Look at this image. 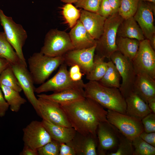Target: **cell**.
<instances>
[{
    "label": "cell",
    "mask_w": 155,
    "mask_h": 155,
    "mask_svg": "<svg viewBox=\"0 0 155 155\" xmlns=\"http://www.w3.org/2000/svg\"><path fill=\"white\" fill-rule=\"evenodd\" d=\"M71 124L76 132L83 135L91 134L97 137L99 124L108 121L107 111L89 98L60 104Z\"/></svg>",
    "instance_id": "1"
},
{
    "label": "cell",
    "mask_w": 155,
    "mask_h": 155,
    "mask_svg": "<svg viewBox=\"0 0 155 155\" xmlns=\"http://www.w3.org/2000/svg\"><path fill=\"white\" fill-rule=\"evenodd\" d=\"M86 97L91 98L104 108L126 114V104L119 88L104 86L98 82L85 83Z\"/></svg>",
    "instance_id": "2"
},
{
    "label": "cell",
    "mask_w": 155,
    "mask_h": 155,
    "mask_svg": "<svg viewBox=\"0 0 155 155\" xmlns=\"http://www.w3.org/2000/svg\"><path fill=\"white\" fill-rule=\"evenodd\" d=\"M63 56H48L40 52L35 53L28 60L29 72L34 84H41L64 62Z\"/></svg>",
    "instance_id": "3"
},
{
    "label": "cell",
    "mask_w": 155,
    "mask_h": 155,
    "mask_svg": "<svg viewBox=\"0 0 155 155\" xmlns=\"http://www.w3.org/2000/svg\"><path fill=\"white\" fill-rule=\"evenodd\" d=\"M123 20L118 12L107 18L103 33L96 40L95 53L100 57L110 59L111 55L118 51L116 40L118 28Z\"/></svg>",
    "instance_id": "4"
},
{
    "label": "cell",
    "mask_w": 155,
    "mask_h": 155,
    "mask_svg": "<svg viewBox=\"0 0 155 155\" xmlns=\"http://www.w3.org/2000/svg\"><path fill=\"white\" fill-rule=\"evenodd\" d=\"M0 22L7 39L15 50L22 63L27 67L22 51L27 38L26 31L21 24L16 23L11 17L6 16L0 9Z\"/></svg>",
    "instance_id": "5"
},
{
    "label": "cell",
    "mask_w": 155,
    "mask_h": 155,
    "mask_svg": "<svg viewBox=\"0 0 155 155\" xmlns=\"http://www.w3.org/2000/svg\"><path fill=\"white\" fill-rule=\"evenodd\" d=\"M74 49L68 34L57 29H52L46 35L40 52L48 56L57 57L63 56Z\"/></svg>",
    "instance_id": "6"
},
{
    "label": "cell",
    "mask_w": 155,
    "mask_h": 155,
    "mask_svg": "<svg viewBox=\"0 0 155 155\" xmlns=\"http://www.w3.org/2000/svg\"><path fill=\"white\" fill-rule=\"evenodd\" d=\"M115 65L121 79L119 88L125 98L133 92V88L136 76L132 61L123 55L118 51L113 53L110 59Z\"/></svg>",
    "instance_id": "7"
},
{
    "label": "cell",
    "mask_w": 155,
    "mask_h": 155,
    "mask_svg": "<svg viewBox=\"0 0 155 155\" xmlns=\"http://www.w3.org/2000/svg\"><path fill=\"white\" fill-rule=\"evenodd\" d=\"M108 121L124 136L132 140L144 131L141 120L126 114L107 110Z\"/></svg>",
    "instance_id": "8"
},
{
    "label": "cell",
    "mask_w": 155,
    "mask_h": 155,
    "mask_svg": "<svg viewBox=\"0 0 155 155\" xmlns=\"http://www.w3.org/2000/svg\"><path fill=\"white\" fill-rule=\"evenodd\" d=\"M84 84L82 80L75 82L71 79L67 65L64 62L60 66L58 71L53 76L35 88V92L40 94L50 91L57 92L71 88H84Z\"/></svg>",
    "instance_id": "9"
},
{
    "label": "cell",
    "mask_w": 155,
    "mask_h": 155,
    "mask_svg": "<svg viewBox=\"0 0 155 155\" xmlns=\"http://www.w3.org/2000/svg\"><path fill=\"white\" fill-rule=\"evenodd\" d=\"M132 61L137 75H145L155 79V52L148 40L140 41L137 52Z\"/></svg>",
    "instance_id": "10"
},
{
    "label": "cell",
    "mask_w": 155,
    "mask_h": 155,
    "mask_svg": "<svg viewBox=\"0 0 155 155\" xmlns=\"http://www.w3.org/2000/svg\"><path fill=\"white\" fill-rule=\"evenodd\" d=\"M96 135L98 141L97 154L105 155L116 150L121 133L108 121H104L98 125Z\"/></svg>",
    "instance_id": "11"
},
{
    "label": "cell",
    "mask_w": 155,
    "mask_h": 155,
    "mask_svg": "<svg viewBox=\"0 0 155 155\" xmlns=\"http://www.w3.org/2000/svg\"><path fill=\"white\" fill-rule=\"evenodd\" d=\"M37 115L42 119L67 127H72L60 104L51 100L38 98Z\"/></svg>",
    "instance_id": "12"
},
{
    "label": "cell",
    "mask_w": 155,
    "mask_h": 155,
    "mask_svg": "<svg viewBox=\"0 0 155 155\" xmlns=\"http://www.w3.org/2000/svg\"><path fill=\"white\" fill-rule=\"evenodd\" d=\"M24 144L37 149L52 139L42 121H33L23 129Z\"/></svg>",
    "instance_id": "13"
},
{
    "label": "cell",
    "mask_w": 155,
    "mask_h": 155,
    "mask_svg": "<svg viewBox=\"0 0 155 155\" xmlns=\"http://www.w3.org/2000/svg\"><path fill=\"white\" fill-rule=\"evenodd\" d=\"M155 3L139 1L133 17L143 32L145 39L149 40L155 34L154 15Z\"/></svg>",
    "instance_id": "14"
},
{
    "label": "cell",
    "mask_w": 155,
    "mask_h": 155,
    "mask_svg": "<svg viewBox=\"0 0 155 155\" xmlns=\"http://www.w3.org/2000/svg\"><path fill=\"white\" fill-rule=\"evenodd\" d=\"M11 65L22 91L36 113L38 108V98L35 95V88L34 83L27 67L22 63Z\"/></svg>",
    "instance_id": "15"
},
{
    "label": "cell",
    "mask_w": 155,
    "mask_h": 155,
    "mask_svg": "<svg viewBox=\"0 0 155 155\" xmlns=\"http://www.w3.org/2000/svg\"><path fill=\"white\" fill-rule=\"evenodd\" d=\"M96 45L82 49H74L66 53L63 56L67 66L76 65L81 71L86 75L91 70L93 63Z\"/></svg>",
    "instance_id": "16"
},
{
    "label": "cell",
    "mask_w": 155,
    "mask_h": 155,
    "mask_svg": "<svg viewBox=\"0 0 155 155\" xmlns=\"http://www.w3.org/2000/svg\"><path fill=\"white\" fill-rule=\"evenodd\" d=\"M71 146L76 155H97V138L91 134L86 135L77 132L71 140L66 143Z\"/></svg>",
    "instance_id": "17"
},
{
    "label": "cell",
    "mask_w": 155,
    "mask_h": 155,
    "mask_svg": "<svg viewBox=\"0 0 155 155\" xmlns=\"http://www.w3.org/2000/svg\"><path fill=\"white\" fill-rule=\"evenodd\" d=\"M106 19L98 13L82 9L79 20L91 36L97 40L103 33Z\"/></svg>",
    "instance_id": "18"
},
{
    "label": "cell",
    "mask_w": 155,
    "mask_h": 155,
    "mask_svg": "<svg viewBox=\"0 0 155 155\" xmlns=\"http://www.w3.org/2000/svg\"><path fill=\"white\" fill-rule=\"evenodd\" d=\"M69 34L74 49L88 48L96 45V40L91 36L79 20Z\"/></svg>",
    "instance_id": "19"
},
{
    "label": "cell",
    "mask_w": 155,
    "mask_h": 155,
    "mask_svg": "<svg viewBox=\"0 0 155 155\" xmlns=\"http://www.w3.org/2000/svg\"><path fill=\"white\" fill-rule=\"evenodd\" d=\"M37 96L38 98L47 99L59 104L71 102L86 97L83 88H69L49 95L39 94Z\"/></svg>",
    "instance_id": "20"
},
{
    "label": "cell",
    "mask_w": 155,
    "mask_h": 155,
    "mask_svg": "<svg viewBox=\"0 0 155 155\" xmlns=\"http://www.w3.org/2000/svg\"><path fill=\"white\" fill-rule=\"evenodd\" d=\"M133 92L147 104L150 99L155 97V79L145 75H137Z\"/></svg>",
    "instance_id": "21"
},
{
    "label": "cell",
    "mask_w": 155,
    "mask_h": 155,
    "mask_svg": "<svg viewBox=\"0 0 155 155\" xmlns=\"http://www.w3.org/2000/svg\"><path fill=\"white\" fill-rule=\"evenodd\" d=\"M126 114L141 120L152 113L148 104L137 95L133 92L125 98Z\"/></svg>",
    "instance_id": "22"
},
{
    "label": "cell",
    "mask_w": 155,
    "mask_h": 155,
    "mask_svg": "<svg viewBox=\"0 0 155 155\" xmlns=\"http://www.w3.org/2000/svg\"><path fill=\"white\" fill-rule=\"evenodd\" d=\"M41 121L52 139L60 143H66L71 141L76 133L72 127L56 125L44 119Z\"/></svg>",
    "instance_id": "23"
},
{
    "label": "cell",
    "mask_w": 155,
    "mask_h": 155,
    "mask_svg": "<svg viewBox=\"0 0 155 155\" xmlns=\"http://www.w3.org/2000/svg\"><path fill=\"white\" fill-rule=\"evenodd\" d=\"M117 36L141 41L145 39L142 29L133 17L123 19L117 30Z\"/></svg>",
    "instance_id": "24"
},
{
    "label": "cell",
    "mask_w": 155,
    "mask_h": 155,
    "mask_svg": "<svg viewBox=\"0 0 155 155\" xmlns=\"http://www.w3.org/2000/svg\"><path fill=\"white\" fill-rule=\"evenodd\" d=\"M116 43L118 50L132 61L137 52L140 41L135 39L117 36Z\"/></svg>",
    "instance_id": "25"
},
{
    "label": "cell",
    "mask_w": 155,
    "mask_h": 155,
    "mask_svg": "<svg viewBox=\"0 0 155 155\" xmlns=\"http://www.w3.org/2000/svg\"><path fill=\"white\" fill-rule=\"evenodd\" d=\"M0 87L11 110L14 112H18L26 100L21 96L19 92L12 88L2 85H0Z\"/></svg>",
    "instance_id": "26"
},
{
    "label": "cell",
    "mask_w": 155,
    "mask_h": 155,
    "mask_svg": "<svg viewBox=\"0 0 155 155\" xmlns=\"http://www.w3.org/2000/svg\"><path fill=\"white\" fill-rule=\"evenodd\" d=\"M107 69L102 78L98 82L109 87L119 88L121 78L114 64L111 60L107 62Z\"/></svg>",
    "instance_id": "27"
},
{
    "label": "cell",
    "mask_w": 155,
    "mask_h": 155,
    "mask_svg": "<svg viewBox=\"0 0 155 155\" xmlns=\"http://www.w3.org/2000/svg\"><path fill=\"white\" fill-rule=\"evenodd\" d=\"M13 49L4 32H0V57L6 59L11 65L22 63Z\"/></svg>",
    "instance_id": "28"
},
{
    "label": "cell",
    "mask_w": 155,
    "mask_h": 155,
    "mask_svg": "<svg viewBox=\"0 0 155 155\" xmlns=\"http://www.w3.org/2000/svg\"><path fill=\"white\" fill-rule=\"evenodd\" d=\"M104 59L95 54L93 64L90 71L86 76L89 81L98 82L103 77L107 69V63L104 61Z\"/></svg>",
    "instance_id": "29"
},
{
    "label": "cell",
    "mask_w": 155,
    "mask_h": 155,
    "mask_svg": "<svg viewBox=\"0 0 155 155\" xmlns=\"http://www.w3.org/2000/svg\"><path fill=\"white\" fill-rule=\"evenodd\" d=\"M0 85L9 87L19 92L22 91L11 64L1 74Z\"/></svg>",
    "instance_id": "30"
},
{
    "label": "cell",
    "mask_w": 155,
    "mask_h": 155,
    "mask_svg": "<svg viewBox=\"0 0 155 155\" xmlns=\"http://www.w3.org/2000/svg\"><path fill=\"white\" fill-rule=\"evenodd\" d=\"M61 9L62 14L66 23L72 28L80 19L81 11L71 3H66Z\"/></svg>",
    "instance_id": "31"
},
{
    "label": "cell",
    "mask_w": 155,
    "mask_h": 155,
    "mask_svg": "<svg viewBox=\"0 0 155 155\" xmlns=\"http://www.w3.org/2000/svg\"><path fill=\"white\" fill-rule=\"evenodd\" d=\"M133 155H155V147L148 143L139 136L132 140Z\"/></svg>",
    "instance_id": "32"
},
{
    "label": "cell",
    "mask_w": 155,
    "mask_h": 155,
    "mask_svg": "<svg viewBox=\"0 0 155 155\" xmlns=\"http://www.w3.org/2000/svg\"><path fill=\"white\" fill-rule=\"evenodd\" d=\"M139 0H121V5L118 13L123 19L133 17L135 13L138 5Z\"/></svg>",
    "instance_id": "33"
},
{
    "label": "cell",
    "mask_w": 155,
    "mask_h": 155,
    "mask_svg": "<svg viewBox=\"0 0 155 155\" xmlns=\"http://www.w3.org/2000/svg\"><path fill=\"white\" fill-rule=\"evenodd\" d=\"M133 150L132 141L121 133L116 150L108 155H133Z\"/></svg>",
    "instance_id": "34"
},
{
    "label": "cell",
    "mask_w": 155,
    "mask_h": 155,
    "mask_svg": "<svg viewBox=\"0 0 155 155\" xmlns=\"http://www.w3.org/2000/svg\"><path fill=\"white\" fill-rule=\"evenodd\" d=\"M60 143L52 139L51 141L37 149L38 155H59Z\"/></svg>",
    "instance_id": "35"
},
{
    "label": "cell",
    "mask_w": 155,
    "mask_h": 155,
    "mask_svg": "<svg viewBox=\"0 0 155 155\" xmlns=\"http://www.w3.org/2000/svg\"><path fill=\"white\" fill-rule=\"evenodd\" d=\"M101 1L102 0H78L75 5L77 8L97 13Z\"/></svg>",
    "instance_id": "36"
},
{
    "label": "cell",
    "mask_w": 155,
    "mask_h": 155,
    "mask_svg": "<svg viewBox=\"0 0 155 155\" xmlns=\"http://www.w3.org/2000/svg\"><path fill=\"white\" fill-rule=\"evenodd\" d=\"M144 130L146 133L155 132V114H148L142 120Z\"/></svg>",
    "instance_id": "37"
},
{
    "label": "cell",
    "mask_w": 155,
    "mask_h": 155,
    "mask_svg": "<svg viewBox=\"0 0 155 155\" xmlns=\"http://www.w3.org/2000/svg\"><path fill=\"white\" fill-rule=\"evenodd\" d=\"M98 13L106 18L113 14L108 0H102Z\"/></svg>",
    "instance_id": "38"
},
{
    "label": "cell",
    "mask_w": 155,
    "mask_h": 155,
    "mask_svg": "<svg viewBox=\"0 0 155 155\" xmlns=\"http://www.w3.org/2000/svg\"><path fill=\"white\" fill-rule=\"evenodd\" d=\"M69 73L71 79L75 82L82 80V76L84 75L81 71L80 67L76 65L71 66Z\"/></svg>",
    "instance_id": "39"
},
{
    "label": "cell",
    "mask_w": 155,
    "mask_h": 155,
    "mask_svg": "<svg viewBox=\"0 0 155 155\" xmlns=\"http://www.w3.org/2000/svg\"><path fill=\"white\" fill-rule=\"evenodd\" d=\"M9 106L5 100L0 87V117L5 116Z\"/></svg>",
    "instance_id": "40"
},
{
    "label": "cell",
    "mask_w": 155,
    "mask_h": 155,
    "mask_svg": "<svg viewBox=\"0 0 155 155\" xmlns=\"http://www.w3.org/2000/svg\"><path fill=\"white\" fill-rule=\"evenodd\" d=\"M139 136L148 143L155 147V132L146 133L144 131Z\"/></svg>",
    "instance_id": "41"
},
{
    "label": "cell",
    "mask_w": 155,
    "mask_h": 155,
    "mask_svg": "<svg viewBox=\"0 0 155 155\" xmlns=\"http://www.w3.org/2000/svg\"><path fill=\"white\" fill-rule=\"evenodd\" d=\"M59 155H76L73 148L63 143H60Z\"/></svg>",
    "instance_id": "42"
},
{
    "label": "cell",
    "mask_w": 155,
    "mask_h": 155,
    "mask_svg": "<svg viewBox=\"0 0 155 155\" xmlns=\"http://www.w3.org/2000/svg\"><path fill=\"white\" fill-rule=\"evenodd\" d=\"M22 150L20 153V155H38L37 149L32 148L24 144Z\"/></svg>",
    "instance_id": "43"
},
{
    "label": "cell",
    "mask_w": 155,
    "mask_h": 155,
    "mask_svg": "<svg viewBox=\"0 0 155 155\" xmlns=\"http://www.w3.org/2000/svg\"><path fill=\"white\" fill-rule=\"evenodd\" d=\"M113 14L118 12L121 5V0H108Z\"/></svg>",
    "instance_id": "44"
},
{
    "label": "cell",
    "mask_w": 155,
    "mask_h": 155,
    "mask_svg": "<svg viewBox=\"0 0 155 155\" xmlns=\"http://www.w3.org/2000/svg\"><path fill=\"white\" fill-rule=\"evenodd\" d=\"M10 65V63L6 59L0 57V75L3 71Z\"/></svg>",
    "instance_id": "45"
},
{
    "label": "cell",
    "mask_w": 155,
    "mask_h": 155,
    "mask_svg": "<svg viewBox=\"0 0 155 155\" xmlns=\"http://www.w3.org/2000/svg\"><path fill=\"white\" fill-rule=\"evenodd\" d=\"M147 104L152 113L155 114V97L150 99Z\"/></svg>",
    "instance_id": "46"
},
{
    "label": "cell",
    "mask_w": 155,
    "mask_h": 155,
    "mask_svg": "<svg viewBox=\"0 0 155 155\" xmlns=\"http://www.w3.org/2000/svg\"><path fill=\"white\" fill-rule=\"evenodd\" d=\"M150 45L152 48L155 50V34H154L148 40Z\"/></svg>",
    "instance_id": "47"
},
{
    "label": "cell",
    "mask_w": 155,
    "mask_h": 155,
    "mask_svg": "<svg viewBox=\"0 0 155 155\" xmlns=\"http://www.w3.org/2000/svg\"><path fill=\"white\" fill-rule=\"evenodd\" d=\"M78 0H61V1L65 3H75Z\"/></svg>",
    "instance_id": "48"
},
{
    "label": "cell",
    "mask_w": 155,
    "mask_h": 155,
    "mask_svg": "<svg viewBox=\"0 0 155 155\" xmlns=\"http://www.w3.org/2000/svg\"><path fill=\"white\" fill-rule=\"evenodd\" d=\"M139 1L148 2L155 3V0H139Z\"/></svg>",
    "instance_id": "49"
}]
</instances>
